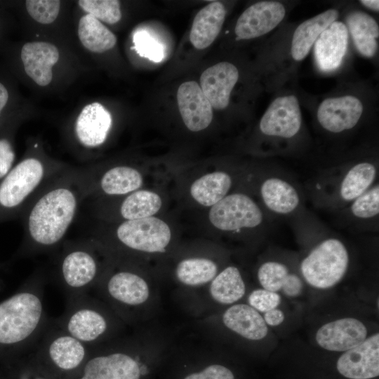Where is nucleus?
Listing matches in <instances>:
<instances>
[{
  "label": "nucleus",
  "instance_id": "nucleus-1",
  "mask_svg": "<svg viewBox=\"0 0 379 379\" xmlns=\"http://www.w3.org/2000/svg\"><path fill=\"white\" fill-rule=\"evenodd\" d=\"M87 199L83 170L67 166L43 187L20 215L25 244L36 250L59 244Z\"/></svg>",
  "mask_w": 379,
  "mask_h": 379
},
{
  "label": "nucleus",
  "instance_id": "nucleus-2",
  "mask_svg": "<svg viewBox=\"0 0 379 379\" xmlns=\"http://www.w3.org/2000/svg\"><path fill=\"white\" fill-rule=\"evenodd\" d=\"M67 166L29 155L0 182V222L20 217L43 187Z\"/></svg>",
  "mask_w": 379,
  "mask_h": 379
},
{
  "label": "nucleus",
  "instance_id": "nucleus-3",
  "mask_svg": "<svg viewBox=\"0 0 379 379\" xmlns=\"http://www.w3.org/2000/svg\"><path fill=\"white\" fill-rule=\"evenodd\" d=\"M350 253L345 243L334 236L319 239L301 259L299 270L309 286L321 290L336 286L345 277Z\"/></svg>",
  "mask_w": 379,
  "mask_h": 379
},
{
  "label": "nucleus",
  "instance_id": "nucleus-4",
  "mask_svg": "<svg viewBox=\"0 0 379 379\" xmlns=\"http://www.w3.org/2000/svg\"><path fill=\"white\" fill-rule=\"evenodd\" d=\"M377 166L369 161L356 163L343 171H332L317 183L314 199L323 207L343 209L376 182Z\"/></svg>",
  "mask_w": 379,
  "mask_h": 379
},
{
  "label": "nucleus",
  "instance_id": "nucleus-5",
  "mask_svg": "<svg viewBox=\"0 0 379 379\" xmlns=\"http://www.w3.org/2000/svg\"><path fill=\"white\" fill-rule=\"evenodd\" d=\"M43 303L33 292H20L0 303V344L13 345L36 331L43 317Z\"/></svg>",
  "mask_w": 379,
  "mask_h": 379
},
{
  "label": "nucleus",
  "instance_id": "nucleus-6",
  "mask_svg": "<svg viewBox=\"0 0 379 379\" xmlns=\"http://www.w3.org/2000/svg\"><path fill=\"white\" fill-rule=\"evenodd\" d=\"M261 207L244 193L227 194L209 211V220L218 230L239 232L255 229L264 225L265 218Z\"/></svg>",
  "mask_w": 379,
  "mask_h": 379
},
{
  "label": "nucleus",
  "instance_id": "nucleus-7",
  "mask_svg": "<svg viewBox=\"0 0 379 379\" xmlns=\"http://www.w3.org/2000/svg\"><path fill=\"white\" fill-rule=\"evenodd\" d=\"M116 239L125 247L146 253L165 251L171 239L169 226L155 217L121 222L114 228Z\"/></svg>",
  "mask_w": 379,
  "mask_h": 379
},
{
  "label": "nucleus",
  "instance_id": "nucleus-8",
  "mask_svg": "<svg viewBox=\"0 0 379 379\" xmlns=\"http://www.w3.org/2000/svg\"><path fill=\"white\" fill-rule=\"evenodd\" d=\"M88 239L69 244L60 262V274L65 284L72 289L87 287L96 279L99 263Z\"/></svg>",
  "mask_w": 379,
  "mask_h": 379
},
{
  "label": "nucleus",
  "instance_id": "nucleus-9",
  "mask_svg": "<svg viewBox=\"0 0 379 379\" xmlns=\"http://www.w3.org/2000/svg\"><path fill=\"white\" fill-rule=\"evenodd\" d=\"M83 173L88 199L100 195L124 196L138 190L143 183L141 173L128 166H116L103 171L99 175L90 174L86 168L83 169Z\"/></svg>",
  "mask_w": 379,
  "mask_h": 379
},
{
  "label": "nucleus",
  "instance_id": "nucleus-10",
  "mask_svg": "<svg viewBox=\"0 0 379 379\" xmlns=\"http://www.w3.org/2000/svg\"><path fill=\"white\" fill-rule=\"evenodd\" d=\"M336 368L349 379H371L379 375V333L367 337L338 359Z\"/></svg>",
  "mask_w": 379,
  "mask_h": 379
},
{
  "label": "nucleus",
  "instance_id": "nucleus-11",
  "mask_svg": "<svg viewBox=\"0 0 379 379\" xmlns=\"http://www.w3.org/2000/svg\"><path fill=\"white\" fill-rule=\"evenodd\" d=\"M147 365L124 352L91 358L86 364L80 379H142L149 373Z\"/></svg>",
  "mask_w": 379,
  "mask_h": 379
},
{
  "label": "nucleus",
  "instance_id": "nucleus-12",
  "mask_svg": "<svg viewBox=\"0 0 379 379\" xmlns=\"http://www.w3.org/2000/svg\"><path fill=\"white\" fill-rule=\"evenodd\" d=\"M302 115L298 99L294 95L275 99L260 122L261 133L267 136L291 138L300 131Z\"/></svg>",
  "mask_w": 379,
  "mask_h": 379
},
{
  "label": "nucleus",
  "instance_id": "nucleus-13",
  "mask_svg": "<svg viewBox=\"0 0 379 379\" xmlns=\"http://www.w3.org/2000/svg\"><path fill=\"white\" fill-rule=\"evenodd\" d=\"M367 335V328L361 321L344 317L320 326L316 332L315 340L325 350L344 352L362 343Z\"/></svg>",
  "mask_w": 379,
  "mask_h": 379
},
{
  "label": "nucleus",
  "instance_id": "nucleus-14",
  "mask_svg": "<svg viewBox=\"0 0 379 379\" xmlns=\"http://www.w3.org/2000/svg\"><path fill=\"white\" fill-rule=\"evenodd\" d=\"M285 13V8L280 2L265 1L255 3L239 16L234 29L235 34L240 39H251L264 35L281 22Z\"/></svg>",
  "mask_w": 379,
  "mask_h": 379
},
{
  "label": "nucleus",
  "instance_id": "nucleus-15",
  "mask_svg": "<svg viewBox=\"0 0 379 379\" xmlns=\"http://www.w3.org/2000/svg\"><path fill=\"white\" fill-rule=\"evenodd\" d=\"M177 101L182 121L191 131L206 128L213 119V107L194 81L180 84L177 92Z\"/></svg>",
  "mask_w": 379,
  "mask_h": 379
},
{
  "label": "nucleus",
  "instance_id": "nucleus-16",
  "mask_svg": "<svg viewBox=\"0 0 379 379\" xmlns=\"http://www.w3.org/2000/svg\"><path fill=\"white\" fill-rule=\"evenodd\" d=\"M363 112V105L356 97L345 95L328 98L319 105L317 119L321 126L331 133L354 128Z\"/></svg>",
  "mask_w": 379,
  "mask_h": 379
},
{
  "label": "nucleus",
  "instance_id": "nucleus-17",
  "mask_svg": "<svg viewBox=\"0 0 379 379\" xmlns=\"http://www.w3.org/2000/svg\"><path fill=\"white\" fill-rule=\"evenodd\" d=\"M261 201L269 213L291 215L300 208L301 197L298 189L290 181L277 175L265 178L259 189Z\"/></svg>",
  "mask_w": 379,
  "mask_h": 379
},
{
  "label": "nucleus",
  "instance_id": "nucleus-18",
  "mask_svg": "<svg viewBox=\"0 0 379 379\" xmlns=\"http://www.w3.org/2000/svg\"><path fill=\"white\" fill-rule=\"evenodd\" d=\"M239 78V71L232 63L221 62L209 67L200 77V87L212 107L226 108L231 92Z\"/></svg>",
  "mask_w": 379,
  "mask_h": 379
},
{
  "label": "nucleus",
  "instance_id": "nucleus-19",
  "mask_svg": "<svg viewBox=\"0 0 379 379\" xmlns=\"http://www.w3.org/2000/svg\"><path fill=\"white\" fill-rule=\"evenodd\" d=\"M110 113L99 102L86 105L75 122L74 131L79 143L95 148L106 140L112 126Z\"/></svg>",
  "mask_w": 379,
  "mask_h": 379
},
{
  "label": "nucleus",
  "instance_id": "nucleus-20",
  "mask_svg": "<svg viewBox=\"0 0 379 379\" xmlns=\"http://www.w3.org/2000/svg\"><path fill=\"white\" fill-rule=\"evenodd\" d=\"M21 60L27 74L38 85L45 86L52 80V67L59 59L56 46L44 41L26 43L21 50Z\"/></svg>",
  "mask_w": 379,
  "mask_h": 379
},
{
  "label": "nucleus",
  "instance_id": "nucleus-21",
  "mask_svg": "<svg viewBox=\"0 0 379 379\" xmlns=\"http://www.w3.org/2000/svg\"><path fill=\"white\" fill-rule=\"evenodd\" d=\"M348 33L346 25L340 21L332 22L317 39L315 58L323 71H332L340 65L346 53Z\"/></svg>",
  "mask_w": 379,
  "mask_h": 379
},
{
  "label": "nucleus",
  "instance_id": "nucleus-22",
  "mask_svg": "<svg viewBox=\"0 0 379 379\" xmlns=\"http://www.w3.org/2000/svg\"><path fill=\"white\" fill-rule=\"evenodd\" d=\"M257 277L262 288L278 293L286 297L297 298L302 292L304 281L298 273L292 272L284 262L270 260L258 267Z\"/></svg>",
  "mask_w": 379,
  "mask_h": 379
},
{
  "label": "nucleus",
  "instance_id": "nucleus-23",
  "mask_svg": "<svg viewBox=\"0 0 379 379\" xmlns=\"http://www.w3.org/2000/svg\"><path fill=\"white\" fill-rule=\"evenodd\" d=\"M224 325L232 331L249 340H260L268 333L262 316L247 304H234L222 314Z\"/></svg>",
  "mask_w": 379,
  "mask_h": 379
},
{
  "label": "nucleus",
  "instance_id": "nucleus-24",
  "mask_svg": "<svg viewBox=\"0 0 379 379\" xmlns=\"http://www.w3.org/2000/svg\"><path fill=\"white\" fill-rule=\"evenodd\" d=\"M225 14V6L218 1L208 4L197 13L190 33V42L195 48H206L215 41L222 29Z\"/></svg>",
  "mask_w": 379,
  "mask_h": 379
},
{
  "label": "nucleus",
  "instance_id": "nucleus-25",
  "mask_svg": "<svg viewBox=\"0 0 379 379\" xmlns=\"http://www.w3.org/2000/svg\"><path fill=\"white\" fill-rule=\"evenodd\" d=\"M107 289L112 298L131 306L144 303L149 295L146 281L138 274L128 271L113 274L107 281Z\"/></svg>",
  "mask_w": 379,
  "mask_h": 379
},
{
  "label": "nucleus",
  "instance_id": "nucleus-26",
  "mask_svg": "<svg viewBox=\"0 0 379 379\" xmlns=\"http://www.w3.org/2000/svg\"><path fill=\"white\" fill-rule=\"evenodd\" d=\"M338 15L336 10L329 9L301 23L293 36L291 55L293 59L295 60L304 59L316 39L335 21Z\"/></svg>",
  "mask_w": 379,
  "mask_h": 379
},
{
  "label": "nucleus",
  "instance_id": "nucleus-27",
  "mask_svg": "<svg viewBox=\"0 0 379 379\" xmlns=\"http://www.w3.org/2000/svg\"><path fill=\"white\" fill-rule=\"evenodd\" d=\"M107 328L104 316L88 307L75 310L66 324L67 333L83 343L95 341L105 333Z\"/></svg>",
  "mask_w": 379,
  "mask_h": 379
},
{
  "label": "nucleus",
  "instance_id": "nucleus-28",
  "mask_svg": "<svg viewBox=\"0 0 379 379\" xmlns=\"http://www.w3.org/2000/svg\"><path fill=\"white\" fill-rule=\"evenodd\" d=\"M232 185L227 173L215 171L196 180L190 187V194L199 204L212 206L227 195Z\"/></svg>",
  "mask_w": 379,
  "mask_h": 379
},
{
  "label": "nucleus",
  "instance_id": "nucleus-29",
  "mask_svg": "<svg viewBox=\"0 0 379 379\" xmlns=\"http://www.w3.org/2000/svg\"><path fill=\"white\" fill-rule=\"evenodd\" d=\"M347 22L358 51L367 58H372L378 48L379 28L376 21L368 14L354 12Z\"/></svg>",
  "mask_w": 379,
  "mask_h": 379
},
{
  "label": "nucleus",
  "instance_id": "nucleus-30",
  "mask_svg": "<svg viewBox=\"0 0 379 379\" xmlns=\"http://www.w3.org/2000/svg\"><path fill=\"white\" fill-rule=\"evenodd\" d=\"M209 293L212 298L222 305H232L243 298L246 285L237 267L228 266L212 280Z\"/></svg>",
  "mask_w": 379,
  "mask_h": 379
},
{
  "label": "nucleus",
  "instance_id": "nucleus-31",
  "mask_svg": "<svg viewBox=\"0 0 379 379\" xmlns=\"http://www.w3.org/2000/svg\"><path fill=\"white\" fill-rule=\"evenodd\" d=\"M48 354L55 365L62 370H72L84 359V343L67 334L54 338L48 346Z\"/></svg>",
  "mask_w": 379,
  "mask_h": 379
},
{
  "label": "nucleus",
  "instance_id": "nucleus-32",
  "mask_svg": "<svg viewBox=\"0 0 379 379\" xmlns=\"http://www.w3.org/2000/svg\"><path fill=\"white\" fill-rule=\"evenodd\" d=\"M162 205L159 194L149 190H136L122 199L118 208V213L123 221L133 220L152 217L157 213Z\"/></svg>",
  "mask_w": 379,
  "mask_h": 379
},
{
  "label": "nucleus",
  "instance_id": "nucleus-33",
  "mask_svg": "<svg viewBox=\"0 0 379 379\" xmlns=\"http://www.w3.org/2000/svg\"><path fill=\"white\" fill-rule=\"evenodd\" d=\"M78 35L83 46L94 53L109 51L117 43L115 35L90 14H86L80 19Z\"/></svg>",
  "mask_w": 379,
  "mask_h": 379
},
{
  "label": "nucleus",
  "instance_id": "nucleus-34",
  "mask_svg": "<svg viewBox=\"0 0 379 379\" xmlns=\"http://www.w3.org/2000/svg\"><path fill=\"white\" fill-rule=\"evenodd\" d=\"M217 272V265L213 260L203 258L182 260L175 270L178 281L190 286L202 285L212 281Z\"/></svg>",
  "mask_w": 379,
  "mask_h": 379
},
{
  "label": "nucleus",
  "instance_id": "nucleus-35",
  "mask_svg": "<svg viewBox=\"0 0 379 379\" xmlns=\"http://www.w3.org/2000/svg\"><path fill=\"white\" fill-rule=\"evenodd\" d=\"M348 220L357 225L376 222L379 214V185L375 182L344 208Z\"/></svg>",
  "mask_w": 379,
  "mask_h": 379
},
{
  "label": "nucleus",
  "instance_id": "nucleus-36",
  "mask_svg": "<svg viewBox=\"0 0 379 379\" xmlns=\"http://www.w3.org/2000/svg\"><path fill=\"white\" fill-rule=\"evenodd\" d=\"M81 8L98 20L114 24L121 18L120 3L117 0H80Z\"/></svg>",
  "mask_w": 379,
  "mask_h": 379
},
{
  "label": "nucleus",
  "instance_id": "nucleus-37",
  "mask_svg": "<svg viewBox=\"0 0 379 379\" xmlns=\"http://www.w3.org/2000/svg\"><path fill=\"white\" fill-rule=\"evenodd\" d=\"M30 16L41 24H50L58 17L60 1L56 0H27L25 1Z\"/></svg>",
  "mask_w": 379,
  "mask_h": 379
},
{
  "label": "nucleus",
  "instance_id": "nucleus-38",
  "mask_svg": "<svg viewBox=\"0 0 379 379\" xmlns=\"http://www.w3.org/2000/svg\"><path fill=\"white\" fill-rule=\"evenodd\" d=\"M134 48L144 58L156 62L164 58L162 46L145 30L137 31L133 35Z\"/></svg>",
  "mask_w": 379,
  "mask_h": 379
},
{
  "label": "nucleus",
  "instance_id": "nucleus-39",
  "mask_svg": "<svg viewBox=\"0 0 379 379\" xmlns=\"http://www.w3.org/2000/svg\"><path fill=\"white\" fill-rule=\"evenodd\" d=\"M248 305L258 312L265 313L270 310L277 308L281 302V298L277 292L261 288L253 290L248 295Z\"/></svg>",
  "mask_w": 379,
  "mask_h": 379
},
{
  "label": "nucleus",
  "instance_id": "nucleus-40",
  "mask_svg": "<svg viewBox=\"0 0 379 379\" xmlns=\"http://www.w3.org/2000/svg\"><path fill=\"white\" fill-rule=\"evenodd\" d=\"M182 379H236V377L227 366L220 364H210L186 373Z\"/></svg>",
  "mask_w": 379,
  "mask_h": 379
},
{
  "label": "nucleus",
  "instance_id": "nucleus-41",
  "mask_svg": "<svg viewBox=\"0 0 379 379\" xmlns=\"http://www.w3.org/2000/svg\"><path fill=\"white\" fill-rule=\"evenodd\" d=\"M262 317L267 326L275 327L284 321L285 314L281 310L274 308L264 313Z\"/></svg>",
  "mask_w": 379,
  "mask_h": 379
},
{
  "label": "nucleus",
  "instance_id": "nucleus-42",
  "mask_svg": "<svg viewBox=\"0 0 379 379\" xmlns=\"http://www.w3.org/2000/svg\"><path fill=\"white\" fill-rule=\"evenodd\" d=\"M8 99V93L6 87L0 83V113Z\"/></svg>",
  "mask_w": 379,
  "mask_h": 379
},
{
  "label": "nucleus",
  "instance_id": "nucleus-43",
  "mask_svg": "<svg viewBox=\"0 0 379 379\" xmlns=\"http://www.w3.org/2000/svg\"><path fill=\"white\" fill-rule=\"evenodd\" d=\"M360 2L370 9L375 11H379V1L378 0H362Z\"/></svg>",
  "mask_w": 379,
  "mask_h": 379
}]
</instances>
